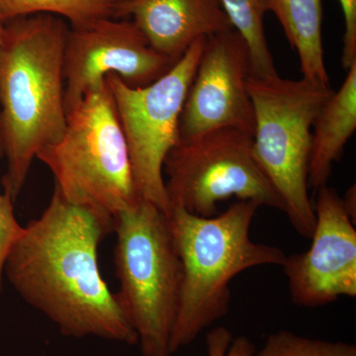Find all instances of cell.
Masks as SVG:
<instances>
[{
  "mask_svg": "<svg viewBox=\"0 0 356 356\" xmlns=\"http://www.w3.org/2000/svg\"><path fill=\"white\" fill-rule=\"evenodd\" d=\"M115 18H130L172 64L198 40L234 29L221 0H123Z\"/></svg>",
  "mask_w": 356,
  "mask_h": 356,
  "instance_id": "7c38bea8",
  "label": "cell"
},
{
  "mask_svg": "<svg viewBox=\"0 0 356 356\" xmlns=\"http://www.w3.org/2000/svg\"><path fill=\"white\" fill-rule=\"evenodd\" d=\"M4 29H6V23L0 20V41L3 37ZM4 158L3 146H2L1 136H0V159Z\"/></svg>",
  "mask_w": 356,
  "mask_h": 356,
  "instance_id": "7402d4cb",
  "label": "cell"
},
{
  "mask_svg": "<svg viewBox=\"0 0 356 356\" xmlns=\"http://www.w3.org/2000/svg\"><path fill=\"white\" fill-rule=\"evenodd\" d=\"M259 207L254 201L238 200L212 217L170 208L168 226L182 266L179 308L170 337L172 355L228 314L229 284L236 275L257 266H284L283 250L250 238Z\"/></svg>",
  "mask_w": 356,
  "mask_h": 356,
  "instance_id": "3957f363",
  "label": "cell"
},
{
  "mask_svg": "<svg viewBox=\"0 0 356 356\" xmlns=\"http://www.w3.org/2000/svg\"><path fill=\"white\" fill-rule=\"evenodd\" d=\"M13 206L11 198L0 192V293L7 259L23 232V227L16 220Z\"/></svg>",
  "mask_w": 356,
  "mask_h": 356,
  "instance_id": "ac0fdd59",
  "label": "cell"
},
{
  "mask_svg": "<svg viewBox=\"0 0 356 356\" xmlns=\"http://www.w3.org/2000/svg\"><path fill=\"white\" fill-rule=\"evenodd\" d=\"M339 3L344 20L341 63L348 70L356 63V0H339Z\"/></svg>",
  "mask_w": 356,
  "mask_h": 356,
  "instance_id": "ffe728a7",
  "label": "cell"
},
{
  "mask_svg": "<svg viewBox=\"0 0 356 356\" xmlns=\"http://www.w3.org/2000/svg\"><path fill=\"white\" fill-rule=\"evenodd\" d=\"M252 356H356V346L310 339L281 330L269 334L261 350Z\"/></svg>",
  "mask_w": 356,
  "mask_h": 356,
  "instance_id": "e0dca14e",
  "label": "cell"
},
{
  "mask_svg": "<svg viewBox=\"0 0 356 356\" xmlns=\"http://www.w3.org/2000/svg\"><path fill=\"white\" fill-rule=\"evenodd\" d=\"M250 51L235 29L206 39L179 120V142L218 129L254 135V114L247 81Z\"/></svg>",
  "mask_w": 356,
  "mask_h": 356,
  "instance_id": "30bf717a",
  "label": "cell"
},
{
  "mask_svg": "<svg viewBox=\"0 0 356 356\" xmlns=\"http://www.w3.org/2000/svg\"><path fill=\"white\" fill-rule=\"evenodd\" d=\"M123 0H0V20L3 23L35 14H51L65 18L72 28L95 21L115 18Z\"/></svg>",
  "mask_w": 356,
  "mask_h": 356,
  "instance_id": "9a60e30c",
  "label": "cell"
},
{
  "mask_svg": "<svg viewBox=\"0 0 356 356\" xmlns=\"http://www.w3.org/2000/svg\"><path fill=\"white\" fill-rule=\"evenodd\" d=\"M267 4L298 54L303 79L331 86L323 48L322 0H267Z\"/></svg>",
  "mask_w": 356,
  "mask_h": 356,
  "instance_id": "5bb4252c",
  "label": "cell"
},
{
  "mask_svg": "<svg viewBox=\"0 0 356 356\" xmlns=\"http://www.w3.org/2000/svg\"><path fill=\"white\" fill-rule=\"evenodd\" d=\"M221 3L234 29L242 35L248 44L252 76L278 74L264 29V17L268 13L267 0H221Z\"/></svg>",
  "mask_w": 356,
  "mask_h": 356,
  "instance_id": "2e32d148",
  "label": "cell"
},
{
  "mask_svg": "<svg viewBox=\"0 0 356 356\" xmlns=\"http://www.w3.org/2000/svg\"><path fill=\"white\" fill-rule=\"evenodd\" d=\"M62 139L37 154L69 202L108 218L142 200L106 79L67 115Z\"/></svg>",
  "mask_w": 356,
  "mask_h": 356,
  "instance_id": "277c9868",
  "label": "cell"
},
{
  "mask_svg": "<svg viewBox=\"0 0 356 356\" xmlns=\"http://www.w3.org/2000/svg\"><path fill=\"white\" fill-rule=\"evenodd\" d=\"M113 221L69 202L57 188L26 227L4 274L21 298L65 337L138 344L130 321L103 280L98 248Z\"/></svg>",
  "mask_w": 356,
  "mask_h": 356,
  "instance_id": "6da1fadb",
  "label": "cell"
},
{
  "mask_svg": "<svg viewBox=\"0 0 356 356\" xmlns=\"http://www.w3.org/2000/svg\"><path fill=\"white\" fill-rule=\"evenodd\" d=\"M206 39L196 41L168 72L145 88H130L116 74L106 76L140 198L166 215L170 207L163 163L179 142L180 115Z\"/></svg>",
  "mask_w": 356,
  "mask_h": 356,
  "instance_id": "ba28073f",
  "label": "cell"
},
{
  "mask_svg": "<svg viewBox=\"0 0 356 356\" xmlns=\"http://www.w3.org/2000/svg\"><path fill=\"white\" fill-rule=\"evenodd\" d=\"M247 89L254 106L255 159L282 201L293 228L311 238L316 224L308 192L312 128L334 90L303 77L293 81L280 74H250Z\"/></svg>",
  "mask_w": 356,
  "mask_h": 356,
  "instance_id": "8992f818",
  "label": "cell"
},
{
  "mask_svg": "<svg viewBox=\"0 0 356 356\" xmlns=\"http://www.w3.org/2000/svg\"><path fill=\"white\" fill-rule=\"evenodd\" d=\"M64 18L35 14L6 23L0 41V136L7 168L3 192L15 203L33 161L67 128Z\"/></svg>",
  "mask_w": 356,
  "mask_h": 356,
  "instance_id": "7a4b0ae2",
  "label": "cell"
},
{
  "mask_svg": "<svg viewBox=\"0 0 356 356\" xmlns=\"http://www.w3.org/2000/svg\"><path fill=\"white\" fill-rule=\"evenodd\" d=\"M311 247L287 255L283 269L293 303L306 308L356 296V231L334 188H318Z\"/></svg>",
  "mask_w": 356,
  "mask_h": 356,
  "instance_id": "8fae6325",
  "label": "cell"
},
{
  "mask_svg": "<svg viewBox=\"0 0 356 356\" xmlns=\"http://www.w3.org/2000/svg\"><path fill=\"white\" fill-rule=\"evenodd\" d=\"M207 356H252L254 343L247 337H234L233 332L224 327H217L206 337Z\"/></svg>",
  "mask_w": 356,
  "mask_h": 356,
  "instance_id": "d6986e66",
  "label": "cell"
},
{
  "mask_svg": "<svg viewBox=\"0 0 356 356\" xmlns=\"http://www.w3.org/2000/svg\"><path fill=\"white\" fill-rule=\"evenodd\" d=\"M173 65L152 49L131 20L107 18L70 28L64 55L67 117L108 74L130 88H145Z\"/></svg>",
  "mask_w": 356,
  "mask_h": 356,
  "instance_id": "9c48e42d",
  "label": "cell"
},
{
  "mask_svg": "<svg viewBox=\"0 0 356 356\" xmlns=\"http://www.w3.org/2000/svg\"><path fill=\"white\" fill-rule=\"evenodd\" d=\"M163 170L170 208L212 217L218 203L236 197L283 212L282 201L255 159L252 136L238 129L180 140L166 156Z\"/></svg>",
  "mask_w": 356,
  "mask_h": 356,
  "instance_id": "52a82bcc",
  "label": "cell"
},
{
  "mask_svg": "<svg viewBox=\"0 0 356 356\" xmlns=\"http://www.w3.org/2000/svg\"><path fill=\"white\" fill-rule=\"evenodd\" d=\"M343 199V203L344 208H346V212H348V216L353 220V222L355 224L356 217V191L355 184L346 191V195Z\"/></svg>",
  "mask_w": 356,
  "mask_h": 356,
  "instance_id": "44dd1931",
  "label": "cell"
},
{
  "mask_svg": "<svg viewBox=\"0 0 356 356\" xmlns=\"http://www.w3.org/2000/svg\"><path fill=\"white\" fill-rule=\"evenodd\" d=\"M346 72L341 88L323 105L312 128L308 185L316 191L327 185L356 129V63Z\"/></svg>",
  "mask_w": 356,
  "mask_h": 356,
  "instance_id": "4fadbf2b",
  "label": "cell"
},
{
  "mask_svg": "<svg viewBox=\"0 0 356 356\" xmlns=\"http://www.w3.org/2000/svg\"><path fill=\"white\" fill-rule=\"evenodd\" d=\"M114 250L120 289L115 293L138 336L142 356H172L170 337L182 287V266L168 215L140 201L115 217Z\"/></svg>",
  "mask_w": 356,
  "mask_h": 356,
  "instance_id": "5b68a950",
  "label": "cell"
}]
</instances>
